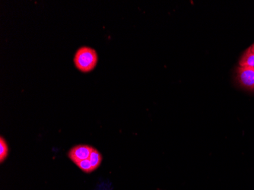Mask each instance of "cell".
I'll return each mask as SVG.
<instances>
[{"label": "cell", "instance_id": "1", "mask_svg": "<svg viewBox=\"0 0 254 190\" xmlns=\"http://www.w3.org/2000/svg\"><path fill=\"white\" fill-rule=\"evenodd\" d=\"M98 61L96 51L89 47H80L74 57L75 66L82 72L92 71L96 66Z\"/></svg>", "mask_w": 254, "mask_h": 190}, {"label": "cell", "instance_id": "2", "mask_svg": "<svg viewBox=\"0 0 254 190\" xmlns=\"http://www.w3.org/2000/svg\"><path fill=\"white\" fill-rule=\"evenodd\" d=\"M237 79L241 86L254 91V68L249 67H238Z\"/></svg>", "mask_w": 254, "mask_h": 190}, {"label": "cell", "instance_id": "3", "mask_svg": "<svg viewBox=\"0 0 254 190\" xmlns=\"http://www.w3.org/2000/svg\"><path fill=\"white\" fill-rule=\"evenodd\" d=\"M93 147L87 145H78L71 148L68 151V156L75 164L88 159L91 151L93 150Z\"/></svg>", "mask_w": 254, "mask_h": 190}, {"label": "cell", "instance_id": "4", "mask_svg": "<svg viewBox=\"0 0 254 190\" xmlns=\"http://www.w3.org/2000/svg\"><path fill=\"white\" fill-rule=\"evenodd\" d=\"M239 65L241 67H249V68H254V52L251 51V47H249L241 57Z\"/></svg>", "mask_w": 254, "mask_h": 190}, {"label": "cell", "instance_id": "5", "mask_svg": "<svg viewBox=\"0 0 254 190\" xmlns=\"http://www.w3.org/2000/svg\"><path fill=\"white\" fill-rule=\"evenodd\" d=\"M88 159H89L90 162H91V165L93 167L95 171L97 168H98V167L101 165V162H102L101 154L96 148H93Z\"/></svg>", "mask_w": 254, "mask_h": 190}, {"label": "cell", "instance_id": "6", "mask_svg": "<svg viewBox=\"0 0 254 190\" xmlns=\"http://www.w3.org/2000/svg\"><path fill=\"white\" fill-rule=\"evenodd\" d=\"M8 155V146L3 137H0V162L2 163Z\"/></svg>", "mask_w": 254, "mask_h": 190}, {"label": "cell", "instance_id": "7", "mask_svg": "<svg viewBox=\"0 0 254 190\" xmlns=\"http://www.w3.org/2000/svg\"><path fill=\"white\" fill-rule=\"evenodd\" d=\"M76 165L78 166L80 169L82 170L84 172L87 173V174H89V173L95 171L93 167L91 165V162H90L89 159H85L83 160V161H79V162L77 163Z\"/></svg>", "mask_w": 254, "mask_h": 190}, {"label": "cell", "instance_id": "8", "mask_svg": "<svg viewBox=\"0 0 254 190\" xmlns=\"http://www.w3.org/2000/svg\"><path fill=\"white\" fill-rule=\"evenodd\" d=\"M251 51H253V52H254V44H253L252 46H251Z\"/></svg>", "mask_w": 254, "mask_h": 190}]
</instances>
